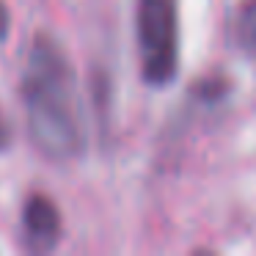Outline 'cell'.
Segmentation results:
<instances>
[{
	"label": "cell",
	"instance_id": "1",
	"mask_svg": "<svg viewBox=\"0 0 256 256\" xmlns=\"http://www.w3.org/2000/svg\"><path fill=\"white\" fill-rule=\"evenodd\" d=\"M20 91L36 149L50 160H72L80 154L86 144V118L78 78L66 52L52 36L39 34L34 39Z\"/></svg>",
	"mask_w": 256,
	"mask_h": 256
},
{
	"label": "cell",
	"instance_id": "2",
	"mask_svg": "<svg viewBox=\"0 0 256 256\" xmlns=\"http://www.w3.org/2000/svg\"><path fill=\"white\" fill-rule=\"evenodd\" d=\"M138 52L144 80L154 88L168 86L179 72V14L176 0H138L135 8Z\"/></svg>",
	"mask_w": 256,
	"mask_h": 256
},
{
	"label": "cell",
	"instance_id": "3",
	"mask_svg": "<svg viewBox=\"0 0 256 256\" xmlns=\"http://www.w3.org/2000/svg\"><path fill=\"white\" fill-rule=\"evenodd\" d=\"M22 240L25 248L44 254L52 250L61 240V212L52 204V198L42 193L28 196L22 206Z\"/></svg>",
	"mask_w": 256,
	"mask_h": 256
},
{
	"label": "cell",
	"instance_id": "4",
	"mask_svg": "<svg viewBox=\"0 0 256 256\" xmlns=\"http://www.w3.org/2000/svg\"><path fill=\"white\" fill-rule=\"evenodd\" d=\"M234 44L256 64V0H240L232 20Z\"/></svg>",
	"mask_w": 256,
	"mask_h": 256
},
{
	"label": "cell",
	"instance_id": "5",
	"mask_svg": "<svg viewBox=\"0 0 256 256\" xmlns=\"http://www.w3.org/2000/svg\"><path fill=\"white\" fill-rule=\"evenodd\" d=\"M8 146H12V124L0 110V152H6Z\"/></svg>",
	"mask_w": 256,
	"mask_h": 256
},
{
	"label": "cell",
	"instance_id": "6",
	"mask_svg": "<svg viewBox=\"0 0 256 256\" xmlns=\"http://www.w3.org/2000/svg\"><path fill=\"white\" fill-rule=\"evenodd\" d=\"M6 34H8V12L3 6V0H0V42L6 39Z\"/></svg>",
	"mask_w": 256,
	"mask_h": 256
}]
</instances>
